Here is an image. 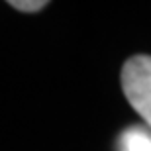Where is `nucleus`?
<instances>
[{"mask_svg":"<svg viewBox=\"0 0 151 151\" xmlns=\"http://www.w3.org/2000/svg\"><path fill=\"white\" fill-rule=\"evenodd\" d=\"M8 4H10L14 10H18V12H26V14H29V12L43 10L49 2H47V0H10Z\"/></svg>","mask_w":151,"mask_h":151,"instance_id":"3","label":"nucleus"},{"mask_svg":"<svg viewBox=\"0 0 151 151\" xmlns=\"http://www.w3.org/2000/svg\"><path fill=\"white\" fill-rule=\"evenodd\" d=\"M122 90L151 128V55H134L122 67Z\"/></svg>","mask_w":151,"mask_h":151,"instance_id":"1","label":"nucleus"},{"mask_svg":"<svg viewBox=\"0 0 151 151\" xmlns=\"http://www.w3.org/2000/svg\"><path fill=\"white\" fill-rule=\"evenodd\" d=\"M122 151H151V134L143 128H128L120 135Z\"/></svg>","mask_w":151,"mask_h":151,"instance_id":"2","label":"nucleus"}]
</instances>
